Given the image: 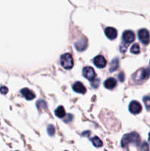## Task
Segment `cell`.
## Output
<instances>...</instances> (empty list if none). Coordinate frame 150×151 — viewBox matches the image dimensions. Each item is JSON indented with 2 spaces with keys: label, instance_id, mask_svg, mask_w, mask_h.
Segmentation results:
<instances>
[{
  "label": "cell",
  "instance_id": "obj_1",
  "mask_svg": "<svg viewBox=\"0 0 150 151\" xmlns=\"http://www.w3.org/2000/svg\"><path fill=\"white\" fill-rule=\"evenodd\" d=\"M141 141L139 135L136 132H132L129 134H125L121 139V145L123 147H126L129 144H134L135 145H138Z\"/></svg>",
  "mask_w": 150,
  "mask_h": 151
},
{
  "label": "cell",
  "instance_id": "obj_2",
  "mask_svg": "<svg viewBox=\"0 0 150 151\" xmlns=\"http://www.w3.org/2000/svg\"><path fill=\"white\" fill-rule=\"evenodd\" d=\"M60 63L64 69H72L74 66V60L71 55L70 53H66V54L62 55L60 57Z\"/></svg>",
  "mask_w": 150,
  "mask_h": 151
},
{
  "label": "cell",
  "instance_id": "obj_3",
  "mask_svg": "<svg viewBox=\"0 0 150 151\" xmlns=\"http://www.w3.org/2000/svg\"><path fill=\"white\" fill-rule=\"evenodd\" d=\"M150 72L148 69H141L140 70L137 71L135 74L133 75V79L136 81H141L144 80L148 78L149 76Z\"/></svg>",
  "mask_w": 150,
  "mask_h": 151
},
{
  "label": "cell",
  "instance_id": "obj_4",
  "mask_svg": "<svg viewBox=\"0 0 150 151\" xmlns=\"http://www.w3.org/2000/svg\"><path fill=\"white\" fill-rule=\"evenodd\" d=\"M138 38L144 44H148L150 41V35L146 29H141L138 32Z\"/></svg>",
  "mask_w": 150,
  "mask_h": 151
},
{
  "label": "cell",
  "instance_id": "obj_5",
  "mask_svg": "<svg viewBox=\"0 0 150 151\" xmlns=\"http://www.w3.org/2000/svg\"><path fill=\"white\" fill-rule=\"evenodd\" d=\"M82 74L85 78L89 81H93L96 78V73L94 69L91 66H86L82 70Z\"/></svg>",
  "mask_w": 150,
  "mask_h": 151
},
{
  "label": "cell",
  "instance_id": "obj_6",
  "mask_svg": "<svg viewBox=\"0 0 150 151\" xmlns=\"http://www.w3.org/2000/svg\"><path fill=\"white\" fill-rule=\"evenodd\" d=\"M135 33L131 30H126L123 32L122 35V39H123L124 42L126 44H129L130 43L133 42L135 40Z\"/></svg>",
  "mask_w": 150,
  "mask_h": 151
},
{
  "label": "cell",
  "instance_id": "obj_7",
  "mask_svg": "<svg viewBox=\"0 0 150 151\" xmlns=\"http://www.w3.org/2000/svg\"><path fill=\"white\" fill-rule=\"evenodd\" d=\"M129 110L133 114H138L142 110V107L140 103H138L136 100H133L129 103Z\"/></svg>",
  "mask_w": 150,
  "mask_h": 151
},
{
  "label": "cell",
  "instance_id": "obj_8",
  "mask_svg": "<svg viewBox=\"0 0 150 151\" xmlns=\"http://www.w3.org/2000/svg\"><path fill=\"white\" fill-rule=\"evenodd\" d=\"M94 63L96 67L104 68L107 64V60L102 55H97L94 58Z\"/></svg>",
  "mask_w": 150,
  "mask_h": 151
},
{
  "label": "cell",
  "instance_id": "obj_9",
  "mask_svg": "<svg viewBox=\"0 0 150 151\" xmlns=\"http://www.w3.org/2000/svg\"><path fill=\"white\" fill-rule=\"evenodd\" d=\"M75 48L76 49V50L78 51H84L85 49L87 48V46H88V41L85 39V38H82L81 39L78 40L74 44Z\"/></svg>",
  "mask_w": 150,
  "mask_h": 151
},
{
  "label": "cell",
  "instance_id": "obj_10",
  "mask_svg": "<svg viewBox=\"0 0 150 151\" xmlns=\"http://www.w3.org/2000/svg\"><path fill=\"white\" fill-rule=\"evenodd\" d=\"M104 33H105L106 36L110 40H114L115 38L117 37V30L115 29L114 27H107L104 29Z\"/></svg>",
  "mask_w": 150,
  "mask_h": 151
},
{
  "label": "cell",
  "instance_id": "obj_11",
  "mask_svg": "<svg viewBox=\"0 0 150 151\" xmlns=\"http://www.w3.org/2000/svg\"><path fill=\"white\" fill-rule=\"evenodd\" d=\"M21 93L22 95H23L27 100H32L35 97V94H34L33 91H31L30 89H29V88H22V89L21 90Z\"/></svg>",
  "mask_w": 150,
  "mask_h": 151
},
{
  "label": "cell",
  "instance_id": "obj_12",
  "mask_svg": "<svg viewBox=\"0 0 150 151\" xmlns=\"http://www.w3.org/2000/svg\"><path fill=\"white\" fill-rule=\"evenodd\" d=\"M72 88H73L74 91H76V92L77 93L85 94V93L86 92V88H85V87L84 86V85L82 83L79 82V81L75 83L73 85V86H72Z\"/></svg>",
  "mask_w": 150,
  "mask_h": 151
},
{
  "label": "cell",
  "instance_id": "obj_13",
  "mask_svg": "<svg viewBox=\"0 0 150 151\" xmlns=\"http://www.w3.org/2000/svg\"><path fill=\"white\" fill-rule=\"evenodd\" d=\"M116 84H117V83H116V79H114L113 78H107L104 81V86L107 89H113V88H114L116 86Z\"/></svg>",
  "mask_w": 150,
  "mask_h": 151
},
{
  "label": "cell",
  "instance_id": "obj_14",
  "mask_svg": "<svg viewBox=\"0 0 150 151\" xmlns=\"http://www.w3.org/2000/svg\"><path fill=\"white\" fill-rule=\"evenodd\" d=\"M56 116L59 118H64L66 116V111H65L64 108L62 106H60L59 107H57V109H56L55 111H54Z\"/></svg>",
  "mask_w": 150,
  "mask_h": 151
},
{
  "label": "cell",
  "instance_id": "obj_15",
  "mask_svg": "<svg viewBox=\"0 0 150 151\" xmlns=\"http://www.w3.org/2000/svg\"><path fill=\"white\" fill-rule=\"evenodd\" d=\"M119 59L117 58L113 59L111 62V65H110V72H113L114 71H116V69H118L119 67Z\"/></svg>",
  "mask_w": 150,
  "mask_h": 151
},
{
  "label": "cell",
  "instance_id": "obj_16",
  "mask_svg": "<svg viewBox=\"0 0 150 151\" xmlns=\"http://www.w3.org/2000/svg\"><path fill=\"white\" fill-rule=\"evenodd\" d=\"M91 141H92L93 145H94L96 147H100L103 145V143H102V142H101V140L97 137H94V138L91 139Z\"/></svg>",
  "mask_w": 150,
  "mask_h": 151
},
{
  "label": "cell",
  "instance_id": "obj_17",
  "mask_svg": "<svg viewBox=\"0 0 150 151\" xmlns=\"http://www.w3.org/2000/svg\"><path fill=\"white\" fill-rule=\"evenodd\" d=\"M130 52L132 54H138L140 53V47L138 44H134L130 48Z\"/></svg>",
  "mask_w": 150,
  "mask_h": 151
},
{
  "label": "cell",
  "instance_id": "obj_18",
  "mask_svg": "<svg viewBox=\"0 0 150 151\" xmlns=\"http://www.w3.org/2000/svg\"><path fill=\"white\" fill-rule=\"evenodd\" d=\"M144 103L146 106V109L148 111H150V97L146 96L144 97Z\"/></svg>",
  "mask_w": 150,
  "mask_h": 151
},
{
  "label": "cell",
  "instance_id": "obj_19",
  "mask_svg": "<svg viewBox=\"0 0 150 151\" xmlns=\"http://www.w3.org/2000/svg\"><path fill=\"white\" fill-rule=\"evenodd\" d=\"M47 132H48L49 136H54V133H55V130H54V126L52 125H49L47 128Z\"/></svg>",
  "mask_w": 150,
  "mask_h": 151
},
{
  "label": "cell",
  "instance_id": "obj_20",
  "mask_svg": "<svg viewBox=\"0 0 150 151\" xmlns=\"http://www.w3.org/2000/svg\"><path fill=\"white\" fill-rule=\"evenodd\" d=\"M36 104L38 106V109H42V108L46 109V103L44 100H38Z\"/></svg>",
  "mask_w": 150,
  "mask_h": 151
},
{
  "label": "cell",
  "instance_id": "obj_21",
  "mask_svg": "<svg viewBox=\"0 0 150 151\" xmlns=\"http://www.w3.org/2000/svg\"><path fill=\"white\" fill-rule=\"evenodd\" d=\"M99 80L98 78H95L91 82V86L94 87V88H96L99 86Z\"/></svg>",
  "mask_w": 150,
  "mask_h": 151
},
{
  "label": "cell",
  "instance_id": "obj_22",
  "mask_svg": "<svg viewBox=\"0 0 150 151\" xmlns=\"http://www.w3.org/2000/svg\"><path fill=\"white\" fill-rule=\"evenodd\" d=\"M0 92L2 94H6L8 92V88L6 86H1L0 87Z\"/></svg>",
  "mask_w": 150,
  "mask_h": 151
},
{
  "label": "cell",
  "instance_id": "obj_23",
  "mask_svg": "<svg viewBox=\"0 0 150 151\" xmlns=\"http://www.w3.org/2000/svg\"><path fill=\"white\" fill-rule=\"evenodd\" d=\"M141 148H142L143 151H149V145L146 142H143L142 145H141Z\"/></svg>",
  "mask_w": 150,
  "mask_h": 151
},
{
  "label": "cell",
  "instance_id": "obj_24",
  "mask_svg": "<svg viewBox=\"0 0 150 151\" xmlns=\"http://www.w3.org/2000/svg\"><path fill=\"white\" fill-rule=\"evenodd\" d=\"M126 47H127V44H122L121 46V47H120V51L122 53H124V52H126Z\"/></svg>",
  "mask_w": 150,
  "mask_h": 151
},
{
  "label": "cell",
  "instance_id": "obj_25",
  "mask_svg": "<svg viewBox=\"0 0 150 151\" xmlns=\"http://www.w3.org/2000/svg\"><path fill=\"white\" fill-rule=\"evenodd\" d=\"M119 80L121 82H124V74L123 72H120L119 75Z\"/></svg>",
  "mask_w": 150,
  "mask_h": 151
},
{
  "label": "cell",
  "instance_id": "obj_26",
  "mask_svg": "<svg viewBox=\"0 0 150 151\" xmlns=\"http://www.w3.org/2000/svg\"><path fill=\"white\" fill-rule=\"evenodd\" d=\"M148 140H149V142L150 143V133H149V139H148Z\"/></svg>",
  "mask_w": 150,
  "mask_h": 151
},
{
  "label": "cell",
  "instance_id": "obj_27",
  "mask_svg": "<svg viewBox=\"0 0 150 151\" xmlns=\"http://www.w3.org/2000/svg\"><path fill=\"white\" fill-rule=\"evenodd\" d=\"M104 151H107V150H104Z\"/></svg>",
  "mask_w": 150,
  "mask_h": 151
},
{
  "label": "cell",
  "instance_id": "obj_28",
  "mask_svg": "<svg viewBox=\"0 0 150 151\" xmlns=\"http://www.w3.org/2000/svg\"><path fill=\"white\" fill-rule=\"evenodd\" d=\"M65 151H67V150H65Z\"/></svg>",
  "mask_w": 150,
  "mask_h": 151
}]
</instances>
